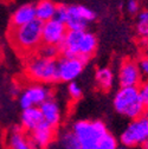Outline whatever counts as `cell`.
<instances>
[{"label":"cell","instance_id":"obj_1","mask_svg":"<svg viewBox=\"0 0 148 149\" xmlns=\"http://www.w3.org/2000/svg\"><path fill=\"white\" fill-rule=\"evenodd\" d=\"M43 23L34 19L29 24L8 30V40L14 50L25 56H31L39 50L42 40Z\"/></svg>","mask_w":148,"mask_h":149},{"label":"cell","instance_id":"obj_2","mask_svg":"<svg viewBox=\"0 0 148 149\" xmlns=\"http://www.w3.org/2000/svg\"><path fill=\"white\" fill-rule=\"evenodd\" d=\"M25 74L33 83L51 84L58 82L57 77V61L46 58L38 53L29 56L25 64Z\"/></svg>","mask_w":148,"mask_h":149},{"label":"cell","instance_id":"obj_3","mask_svg":"<svg viewBox=\"0 0 148 149\" xmlns=\"http://www.w3.org/2000/svg\"><path fill=\"white\" fill-rule=\"evenodd\" d=\"M114 108L120 115L131 120L145 115L146 111L138 86H121L114 96Z\"/></svg>","mask_w":148,"mask_h":149},{"label":"cell","instance_id":"obj_4","mask_svg":"<svg viewBox=\"0 0 148 149\" xmlns=\"http://www.w3.org/2000/svg\"><path fill=\"white\" fill-rule=\"evenodd\" d=\"M71 132L76 136L81 149H96L101 139L108 133L102 121H77Z\"/></svg>","mask_w":148,"mask_h":149},{"label":"cell","instance_id":"obj_5","mask_svg":"<svg viewBox=\"0 0 148 149\" xmlns=\"http://www.w3.org/2000/svg\"><path fill=\"white\" fill-rule=\"evenodd\" d=\"M148 140V116L142 115L134 118L121 135V143L126 147L143 144Z\"/></svg>","mask_w":148,"mask_h":149},{"label":"cell","instance_id":"obj_6","mask_svg":"<svg viewBox=\"0 0 148 149\" xmlns=\"http://www.w3.org/2000/svg\"><path fill=\"white\" fill-rule=\"evenodd\" d=\"M51 97H52V91L47 85L40 83H32L20 91L19 103L22 109H27L33 107L39 108L46 100Z\"/></svg>","mask_w":148,"mask_h":149},{"label":"cell","instance_id":"obj_7","mask_svg":"<svg viewBox=\"0 0 148 149\" xmlns=\"http://www.w3.org/2000/svg\"><path fill=\"white\" fill-rule=\"evenodd\" d=\"M85 61L80 57H63L57 61V77L59 82H73L83 72Z\"/></svg>","mask_w":148,"mask_h":149},{"label":"cell","instance_id":"obj_8","mask_svg":"<svg viewBox=\"0 0 148 149\" xmlns=\"http://www.w3.org/2000/svg\"><path fill=\"white\" fill-rule=\"evenodd\" d=\"M68 29L65 24L57 22L56 19H51L43 23V31H42V40L43 44L46 45H54L58 46L63 43Z\"/></svg>","mask_w":148,"mask_h":149},{"label":"cell","instance_id":"obj_9","mask_svg":"<svg viewBox=\"0 0 148 149\" xmlns=\"http://www.w3.org/2000/svg\"><path fill=\"white\" fill-rule=\"evenodd\" d=\"M119 82L121 86H139L142 82V74L138 62L133 59L124 61L119 70Z\"/></svg>","mask_w":148,"mask_h":149},{"label":"cell","instance_id":"obj_10","mask_svg":"<svg viewBox=\"0 0 148 149\" xmlns=\"http://www.w3.org/2000/svg\"><path fill=\"white\" fill-rule=\"evenodd\" d=\"M29 137L33 149H45L54 139V128L44 122L32 130Z\"/></svg>","mask_w":148,"mask_h":149},{"label":"cell","instance_id":"obj_11","mask_svg":"<svg viewBox=\"0 0 148 149\" xmlns=\"http://www.w3.org/2000/svg\"><path fill=\"white\" fill-rule=\"evenodd\" d=\"M40 113L43 115V120L46 124L56 128L62 120V111H61V107L58 104V102L54 98H49L46 100L40 107Z\"/></svg>","mask_w":148,"mask_h":149},{"label":"cell","instance_id":"obj_12","mask_svg":"<svg viewBox=\"0 0 148 149\" xmlns=\"http://www.w3.org/2000/svg\"><path fill=\"white\" fill-rule=\"evenodd\" d=\"M84 31H68L63 43L59 45L61 54L64 57H78L80 42Z\"/></svg>","mask_w":148,"mask_h":149},{"label":"cell","instance_id":"obj_13","mask_svg":"<svg viewBox=\"0 0 148 149\" xmlns=\"http://www.w3.org/2000/svg\"><path fill=\"white\" fill-rule=\"evenodd\" d=\"M44 123L43 115L40 113V109L33 107V108H27L23 109L22 113V129L24 132L31 133L32 130L38 128L40 124Z\"/></svg>","mask_w":148,"mask_h":149},{"label":"cell","instance_id":"obj_14","mask_svg":"<svg viewBox=\"0 0 148 149\" xmlns=\"http://www.w3.org/2000/svg\"><path fill=\"white\" fill-rule=\"evenodd\" d=\"M34 19H36L34 5H32V4L23 5L12 14L11 20H10V29L23 26L25 24L31 23Z\"/></svg>","mask_w":148,"mask_h":149},{"label":"cell","instance_id":"obj_15","mask_svg":"<svg viewBox=\"0 0 148 149\" xmlns=\"http://www.w3.org/2000/svg\"><path fill=\"white\" fill-rule=\"evenodd\" d=\"M87 24L82 15V6H68V19L65 22L68 31H84Z\"/></svg>","mask_w":148,"mask_h":149},{"label":"cell","instance_id":"obj_16","mask_svg":"<svg viewBox=\"0 0 148 149\" xmlns=\"http://www.w3.org/2000/svg\"><path fill=\"white\" fill-rule=\"evenodd\" d=\"M6 142L10 149H33L30 137L23 129L14 128L7 134Z\"/></svg>","mask_w":148,"mask_h":149},{"label":"cell","instance_id":"obj_17","mask_svg":"<svg viewBox=\"0 0 148 149\" xmlns=\"http://www.w3.org/2000/svg\"><path fill=\"white\" fill-rule=\"evenodd\" d=\"M97 49V39L96 37L90 33V32H83L82 38L80 42V52H78V57L84 59L85 62L91 58L94 53L96 52Z\"/></svg>","mask_w":148,"mask_h":149},{"label":"cell","instance_id":"obj_18","mask_svg":"<svg viewBox=\"0 0 148 149\" xmlns=\"http://www.w3.org/2000/svg\"><path fill=\"white\" fill-rule=\"evenodd\" d=\"M56 8H57V5L53 1H51V0H40V1H38L34 5L36 19L40 20L42 23L53 19Z\"/></svg>","mask_w":148,"mask_h":149},{"label":"cell","instance_id":"obj_19","mask_svg":"<svg viewBox=\"0 0 148 149\" xmlns=\"http://www.w3.org/2000/svg\"><path fill=\"white\" fill-rule=\"evenodd\" d=\"M95 79H96V84L97 86L103 90V91H108L112 89L113 83H114V73L109 68H101L96 71L95 74Z\"/></svg>","mask_w":148,"mask_h":149},{"label":"cell","instance_id":"obj_20","mask_svg":"<svg viewBox=\"0 0 148 149\" xmlns=\"http://www.w3.org/2000/svg\"><path fill=\"white\" fill-rule=\"evenodd\" d=\"M136 30L138 33L145 39L148 38V11H143L138 15Z\"/></svg>","mask_w":148,"mask_h":149},{"label":"cell","instance_id":"obj_21","mask_svg":"<svg viewBox=\"0 0 148 149\" xmlns=\"http://www.w3.org/2000/svg\"><path fill=\"white\" fill-rule=\"evenodd\" d=\"M62 144L64 149H81V146L72 132H65L62 135Z\"/></svg>","mask_w":148,"mask_h":149},{"label":"cell","instance_id":"obj_22","mask_svg":"<svg viewBox=\"0 0 148 149\" xmlns=\"http://www.w3.org/2000/svg\"><path fill=\"white\" fill-rule=\"evenodd\" d=\"M36 53H38L43 57H46V58H52V59H56V57L58 54H61V50L58 46H54V45H46V44H43L39 50L37 51Z\"/></svg>","mask_w":148,"mask_h":149},{"label":"cell","instance_id":"obj_23","mask_svg":"<svg viewBox=\"0 0 148 149\" xmlns=\"http://www.w3.org/2000/svg\"><path fill=\"white\" fill-rule=\"evenodd\" d=\"M96 149H117V141L113 135L107 133L98 142Z\"/></svg>","mask_w":148,"mask_h":149},{"label":"cell","instance_id":"obj_24","mask_svg":"<svg viewBox=\"0 0 148 149\" xmlns=\"http://www.w3.org/2000/svg\"><path fill=\"white\" fill-rule=\"evenodd\" d=\"M68 94L73 101H78L82 97V88L76 82H70L68 85Z\"/></svg>","mask_w":148,"mask_h":149},{"label":"cell","instance_id":"obj_25","mask_svg":"<svg viewBox=\"0 0 148 149\" xmlns=\"http://www.w3.org/2000/svg\"><path fill=\"white\" fill-rule=\"evenodd\" d=\"M138 89H139V94L142 100V103H143L146 110H148V79L141 82L140 85L138 86Z\"/></svg>","mask_w":148,"mask_h":149},{"label":"cell","instance_id":"obj_26","mask_svg":"<svg viewBox=\"0 0 148 149\" xmlns=\"http://www.w3.org/2000/svg\"><path fill=\"white\" fill-rule=\"evenodd\" d=\"M53 19H56L57 22H61V23L65 24V22L68 19V6L57 5V8H56V12H54Z\"/></svg>","mask_w":148,"mask_h":149},{"label":"cell","instance_id":"obj_27","mask_svg":"<svg viewBox=\"0 0 148 149\" xmlns=\"http://www.w3.org/2000/svg\"><path fill=\"white\" fill-rule=\"evenodd\" d=\"M138 65H139V69H140V71H141L142 77H146V78L148 79V58L142 57V58L138 62Z\"/></svg>","mask_w":148,"mask_h":149},{"label":"cell","instance_id":"obj_28","mask_svg":"<svg viewBox=\"0 0 148 149\" xmlns=\"http://www.w3.org/2000/svg\"><path fill=\"white\" fill-rule=\"evenodd\" d=\"M139 3H138V0H129L128 4H127V10L129 13H132V14H135L138 13L139 11Z\"/></svg>","mask_w":148,"mask_h":149},{"label":"cell","instance_id":"obj_29","mask_svg":"<svg viewBox=\"0 0 148 149\" xmlns=\"http://www.w3.org/2000/svg\"><path fill=\"white\" fill-rule=\"evenodd\" d=\"M143 57L148 58V42H146V47H145V51H143Z\"/></svg>","mask_w":148,"mask_h":149},{"label":"cell","instance_id":"obj_30","mask_svg":"<svg viewBox=\"0 0 148 149\" xmlns=\"http://www.w3.org/2000/svg\"><path fill=\"white\" fill-rule=\"evenodd\" d=\"M142 146L145 147V149H148V140H147V141H146V142H145Z\"/></svg>","mask_w":148,"mask_h":149},{"label":"cell","instance_id":"obj_31","mask_svg":"<svg viewBox=\"0 0 148 149\" xmlns=\"http://www.w3.org/2000/svg\"><path fill=\"white\" fill-rule=\"evenodd\" d=\"M117 149H128V147H126V146H122V147H117Z\"/></svg>","mask_w":148,"mask_h":149}]
</instances>
